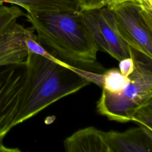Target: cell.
Wrapping results in <instances>:
<instances>
[{"mask_svg": "<svg viewBox=\"0 0 152 152\" xmlns=\"http://www.w3.org/2000/svg\"><path fill=\"white\" fill-rule=\"evenodd\" d=\"M38 40L52 55L77 68L92 71L98 48L85 24L81 11L27 12Z\"/></svg>", "mask_w": 152, "mask_h": 152, "instance_id": "cell-1", "label": "cell"}, {"mask_svg": "<svg viewBox=\"0 0 152 152\" xmlns=\"http://www.w3.org/2000/svg\"><path fill=\"white\" fill-rule=\"evenodd\" d=\"M45 56L30 54L24 65V78L14 125L34 116L60 99L90 83Z\"/></svg>", "mask_w": 152, "mask_h": 152, "instance_id": "cell-2", "label": "cell"}, {"mask_svg": "<svg viewBox=\"0 0 152 152\" xmlns=\"http://www.w3.org/2000/svg\"><path fill=\"white\" fill-rule=\"evenodd\" d=\"M134 69L129 84L119 93L102 90L97 103L98 112L109 120L132 121L135 112L152 97V59L130 46Z\"/></svg>", "mask_w": 152, "mask_h": 152, "instance_id": "cell-3", "label": "cell"}, {"mask_svg": "<svg viewBox=\"0 0 152 152\" xmlns=\"http://www.w3.org/2000/svg\"><path fill=\"white\" fill-rule=\"evenodd\" d=\"M45 56L71 71V65L54 56L38 40L34 29L14 23L0 34V66L24 65L30 54Z\"/></svg>", "mask_w": 152, "mask_h": 152, "instance_id": "cell-4", "label": "cell"}, {"mask_svg": "<svg viewBox=\"0 0 152 152\" xmlns=\"http://www.w3.org/2000/svg\"><path fill=\"white\" fill-rule=\"evenodd\" d=\"M85 24L98 50L118 61L131 57L130 46L121 35L115 17L106 6L81 11Z\"/></svg>", "mask_w": 152, "mask_h": 152, "instance_id": "cell-5", "label": "cell"}, {"mask_svg": "<svg viewBox=\"0 0 152 152\" xmlns=\"http://www.w3.org/2000/svg\"><path fill=\"white\" fill-rule=\"evenodd\" d=\"M142 2L124 1L106 6L113 12L121 35L131 48L152 59V31L142 14Z\"/></svg>", "mask_w": 152, "mask_h": 152, "instance_id": "cell-6", "label": "cell"}, {"mask_svg": "<svg viewBox=\"0 0 152 152\" xmlns=\"http://www.w3.org/2000/svg\"><path fill=\"white\" fill-rule=\"evenodd\" d=\"M24 72V65L0 66V152L21 151L7 147L4 140L14 126Z\"/></svg>", "mask_w": 152, "mask_h": 152, "instance_id": "cell-7", "label": "cell"}, {"mask_svg": "<svg viewBox=\"0 0 152 152\" xmlns=\"http://www.w3.org/2000/svg\"><path fill=\"white\" fill-rule=\"evenodd\" d=\"M105 140L110 152H148L152 142L141 127L124 132H104Z\"/></svg>", "mask_w": 152, "mask_h": 152, "instance_id": "cell-8", "label": "cell"}, {"mask_svg": "<svg viewBox=\"0 0 152 152\" xmlns=\"http://www.w3.org/2000/svg\"><path fill=\"white\" fill-rule=\"evenodd\" d=\"M67 152H110L104 132L89 126L78 130L64 141Z\"/></svg>", "mask_w": 152, "mask_h": 152, "instance_id": "cell-9", "label": "cell"}, {"mask_svg": "<svg viewBox=\"0 0 152 152\" xmlns=\"http://www.w3.org/2000/svg\"><path fill=\"white\" fill-rule=\"evenodd\" d=\"M22 7L27 12L34 11H81L79 0H1Z\"/></svg>", "mask_w": 152, "mask_h": 152, "instance_id": "cell-10", "label": "cell"}, {"mask_svg": "<svg viewBox=\"0 0 152 152\" xmlns=\"http://www.w3.org/2000/svg\"><path fill=\"white\" fill-rule=\"evenodd\" d=\"M129 77L124 75L119 69L113 68L103 73L102 90L112 94L120 93L129 83Z\"/></svg>", "mask_w": 152, "mask_h": 152, "instance_id": "cell-11", "label": "cell"}, {"mask_svg": "<svg viewBox=\"0 0 152 152\" xmlns=\"http://www.w3.org/2000/svg\"><path fill=\"white\" fill-rule=\"evenodd\" d=\"M23 15H25V14L16 6L0 5V34L15 23L19 17Z\"/></svg>", "mask_w": 152, "mask_h": 152, "instance_id": "cell-12", "label": "cell"}, {"mask_svg": "<svg viewBox=\"0 0 152 152\" xmlns=\"http://www.w3.org/2000/svg\"><path fill=\"white\" fill-rule=\"evenodd\" d=\"M132 121L144 125L152 130V113L141 109H138L134 114Z\"/></svg>", "mask_w": 152, "mask_h": 152, "instance_id": "cell-13", "label": "cell"}, {"mask_svg": "<svg viewBox=\"0 0 152 152\" xmlns=\"http://www.w3.org/2000/svg\"><path fill=\"white\" fill-rule=\"evenodd\" d=\"M119 64V69L121 73L126 77H129L134 69V63L131 57L121 59Z\"/></svg>", "mask_w": 152, "mask_h": 152, "instance_id": "cell-14", "label": "cell"}, {"mask_svg": "<svg viewBox=\"0 0 152 152\" xmlns=\"http://www.w3.org/2000/svg\"><path fill=\"white\" fill-rule=\"evenodd\" d=\"M103 0H79L81 11L91 10L103 7Z\"/></svg>", "mask_w": 152, "mask_h": 152, "instance_id": "cell-15", "label": "cell"}, {"mask_svg": "<svg viewBox=\"0 0 152 152\" xmlns=\"http://www.w3.org/2000/svg\"><path fill=\"white\" fill-rule=\"evenodd\" d=\"M141 14L145 23H147L148 27L150 28V30L152 31V14L150 13L148 10L143 5L142 7Z\"/></svg>", "mask_w": 152, "mask_h": 152, "instance_id": "cell-16", "label": "cell"}, {"mask_svg": "<svg viewBox=\"0 0 152 152\" xmlns=\"http://www.w3.org/2000/svg\"><path fill=\"white\" fill-rule=\"evenodd\" d=\"M150 113H152V97L149 99L140 109Z\"/></svg>", "mask_w": 152, "mask_h": 152, "instance_id": "cell-17", "label": "cell"}, {"mask_svg": "<svg viewBox=\"0 0 152 152\" xmlns=\"http://www.w3.org/2000/svg\"><path fill=\"white\" fill-rule=\"evenodd\" d=\"M124 1H138V2H142L141 0H103V7H105V6H107V5L115 4L118 2Z\"/></svg>", "mask_w": 152, "mask_h": 152, "instance_id": "cell-18", "label": "cell"}, {"mask_svg": "<svg viewBox=\"0 0 152 152\" xmlns=\"http://www.w3.org/2000/svg\"><path fill=\"white\" fill-rule=\"evenodd\" d=\"M140 127L142 129V130L144 131L147 136L148 137V138L150 140V141L152 142V130H151L150 128L144 125H140Z\"/></svg>", "mask_w": 152, "mask_h": 152, "instance_id": "cell-19", "label": "cell"}, {"mask_svg": "<svg viewBox=\"0 0 152 152\" xmlns=\"http://www.w3.org/2000/svg\"><path fill=\"white\" fill-rule=\"evenodd\" d=\"M142 5H143V4H142ZM145 8H146V7H145ZM147 9H148V8H147ZM148 11L150 12V13L152 14V10H149V9H148Z\"/></svg>", "mask_w": 152, "mask_h": 152, "instance_id": "cell-20", "label": "cell"}, {"mask_svg": "<svg viewBox=\"0 0 152 152\" xmlns=\"http://www.w3.org/2000/svg\"><path fill=\"white\" fill-rule=\"evenodd\" d=\"M3 5V4L2 3V2H1V0H0V5Z\"/></svg>", "mask_w": 152, "mask_h": 152, "instance_id": "cell-21", "label": "cell"}]
</instances>
